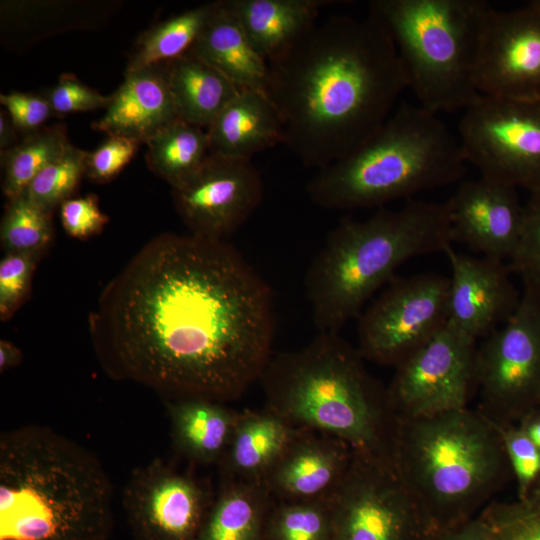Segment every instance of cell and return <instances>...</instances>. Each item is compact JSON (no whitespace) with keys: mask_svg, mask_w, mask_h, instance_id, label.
<instances>
[{"mask_svg":"<svg viewBox=\"0 0 540 540\" xmlns=\"http://www.w3.org/2000/svg\"><path fill=\"white\" fill-rule=\"evenodd\" d=\"M476 86L482 95L540 100V0L509 11L489 7Z\"/></svg>","mask_w":540,"mask_h":540,"instance_id":"obj_16","label":"cell"},{"mask_svg":"<svg viewBox=\"0 0 540 540\" xmlns=\"http://www.w3.org/2000/svg\"><path fill=\"white\" fill-rule=\"evenodd\" d=\"M70 144L66 126L57 123L22 136L16 145L1 151L2 191L7 200L23 194L36 175Z\"/></svg>","mask_w":540,"mask_h":540,"instance_id":"obj_30","label":"cell"},{"mask_svg":"<svg viewBox=\"0 0 540 540\" xmlns=\"http://www.w3.org/2000/svg\"><path fill=\"white\" fill-rule=\"evenodd\" d=\"M18 131L5 109L0 110V152L19 142Z\"/></svg>","mask_w":540,"mask_h":540,"instance_id":"obj_45","label":"cell"},{"mask_svg":"<svg viewBox=\"0 0 540 540\" xmlns=\"http://www.w3.org/2000/svg\"><path fill=\"white\" fill-rule=\"evenodd\" d=\"M60 217L67 235L82 240L99 234L109 222V217L101 211L94 194L63 202Z\"/></svg>","mask_w":540,"mask_h":540,"instance_id":"obj_39","label":"cell"},{"mask_svg":"<svg viewBox=\"0 0 540 540\" xmlns=\"http://www.w3.org/2000/svg\"><path fill=\"white\" fill-rule=\"evenodd\" d=\"M517 425L540 450V407H536L530 411L517 423Z\"/></svg>","mask_w":540,"mask_h":540,"instance_id":"obj_44","label":"cell"},{"mask_svg":"<svg viewBox=\"0 0 540 540\" xmlns=\"http://www.w3.org/2000/svg\"><path fill=\"white\" fill-rule=\"evenodd\" d=\"M487 518L493 526L494 540H540V511L508 519Z\"/></svg>","mask_w":540,"mask_h":540,"instance_id":"obj_41","label":"cell"},{"mask_svg":"<svg viewBox=\"0 0 540 540\" xmlns=\"http://www.w3.org/2000/svg\"><path fill=\"white\" fill-rule=\"evenodd\" d=\"M89 328L110 377L227 403L273 356V295L227 241L164 233L107 284Z\"/></svg>","mask_w":540,"mask_h":540,"instance_id":"obj_1","label":"cell"},{"mask_svg":"<svg viewBox=\"0 0 540 540\" xmlns=\"http://www.w3.org/2000/svg\"><path fill=\"white\" fill-rule=\"evenodd\" d=\"M390 460L430 533L478 515L512 474L498 425L468 407L396 418Z\"/></svg>","mask_w":540,"mask_h":540,"instance_id":"obj_5","label":"cell"},{"mask_svg":"<svg viewBox=\"0 0 540 540\" xmlns=\"http://www.w3.org/2000/svg\"><path fill=\"white\" fill-rule=\"evenodd\" d=\"M494 520L508 519L540 511V479L527 496L513 503H490L484 510Z\"/></svg>","mask_w":540,"mask_h":540,"instance_id":"obj_43","label":"cell"},{"mask_svg":"<svg viewBox=\"0 0 540 540\" xmlns=\"http://www.w3.org/2000/svg\"><path fill=\"white\" fill-rule=\"evenodd\" d=\"M369 14L392 38L407 86L426 110H465L479 95L476 70L484 0H373Z\"/></svg>","mask_w":540,"mask_h":540,"instance_id":"obj_8","label":"cell"},{"mask_svg":"<svg viewBox=\"0 0 540 540\" xmlns=\"http://www.w3.org/2000/svg\"><path fill=\"white\" fill-rule=\"evenodd\" d=\"M88 152L70 144L64 153L47 165L23 193L36 205L53 213L72 198L83 175Z\"/></svg>","mask_w":540,"mask_h":540,"instance_id":"obj_33","label":"cell"},{"mask_svg":"<svg viewBox=\"0 0 540 540\" xmlns=\"http://www.w3.org/2000/svg\"><path fill=\"white\" fill-rule=\"evenodd\" d=\"M408 88L395 44L372 15H335L268 63L266 95L303 166L343 158L391 115Z\"/></svg>","mask_w":540,"mask_h":540,"instance_id":"obj_2","label":"cell"},{"mask_svg":"<svg viewBox=\"0 0 540 540\" xmlns=\"http://www.w3.org/2000/svg\"><path fill=\"white\" fill-rule=\"evenodd\" d=\"M54 115L94 111L108 106L110 96L83 84L71 73L62 74L58 82L42 92Z\"/></svg>","mask_w":540,"mask_h":540,"instance_id":"obj_37","label":"cell"},{"mask_svg":"<svg viewBox=\"0 0 540 540\" xmlns=\"http://www.w3.org/2000/svg\"><path fill=\"white\" fill-rule=\"evenodd\" d=\"M52 215L24 194L7 200L0 225L4 252L44 254L53 238Z\"/></svg>","mask_w":540,"mask_h":540,"instance_id":"obj_32","label":"cell"},{"mask_svg":"<svg viewBox=\"0 0 540 540\" xmlns=\"http://www.w3.org/2000/svg\"><path fill=\"white\" fill-rule=\"evenodd\" d=\"M43 254L8 252L0 260V319L9 320L26 300Z\"/></svg>","mask_w":540,"mask_h":540,"instance_id":"obj_34","label":"cell"},{"mask_svg":"<svg viewBox=\"0 0 540 540\" xmlns=\"http://www.w3.org/2000/svg\"><path fill=\"white\" fill-rule=\"evenodd\" d=\"M450 278L419 274L392 279L362 310L358 347L365 360L396 367L449 320Z\"/></svg>","mask_w":540,"mask_h":540,"instance_id":"obj_11","label":"cell"},{"mask_svg":"<svg viewBox=\"0 0 540 540\" xmlns=\"http://www.w3.org/2000/svg\"><path fill=\"white\" fill-rule=\"evenodd\" d=\"M168 80L178 118L204 129L243 91L191 50L168 62Z\"/></svg>","mask_w":540,"mask_h":540,"instance_id":"obj_26","label":"cell"},{"mask_svg":"<svg viewBox=\"0 0 540 540\" xmlns=\"http://www.w3.org/2000/svg\"><path fill=\"white\" fill-rule=\"evenodd\" d=\"M466 164L459 140L437 114L402 104L352 152L317 170L307 192L324 209L381 208L453 184Z\"/></svg>","mask_w":540,"mask_h":540,"instance_id":"obj_7","label":"cell"},{"mask_svg":"<svg viewBox=\"0 0 540 540\" xmlns=\"http://www.w3.org/2000/svg\"><path fill=\"white\" fill-rule=\"evenodd\" d=\"M262 540H333L331 498L273 501Z\"/></svg>","mask_w":540,"mask_h":540,"instance_id":"obj_31","label":"cell"},{"mask_svg":"<svg viewBox=\"0 0 540 540\" xmlns=\"http://www.w3.org/2000/svg\"><path fill=\"white\" fill-rule=\"evenodd\" d=\"M447 203L453 242L488 258L513 257L523 222L516 187L480 176L462 182Z\"/></svg>","mask_w":540,"mask_h":540,"instance_id":"obj_17","label":"cell"},{"mask_svg":"<svg viewBox=\"0 0 540 540\" xmlns=\"http://www.w3.org/2000/svg\"><path fill=\"white\" fill-rule=\"evenodd\" d=\"M22 360L21 350L8 340L0 341V372L3 373L20 364Z\"/></svg>","mask_w":540,"mask_h":540,"instance_id":"obj_46","label":"cell"},{"mask_svg":"<svg viewBox=\"0 0 540 540\" xmlns=\"http://www.w3.org/2000/svg\"><path fill=\"white\" fill-rule=\"evenodd\" d=\"M241 90L265 92L268 63L251 44L226 0L216 7L190 49Z\"/></svg>","mask_w":540,"mask_h":540,"instance_id":"obj_23","label":"cell"},{"mask_svg":"<svg viewBox=\"0 0 540 540\" xmlns=\"http://www.w3.org/2000/svg\"><path fill=\"white\" fill-rule=\"evenodd\" d=\"M145 144L147 166L172 189L192 177L210 156L206 129L180 119Z\"/></svg>","mask_w":540,"mask_h":540,"instance_id":"obj_28","label":"cell"},{"mask_svg":"<svg viewBox=\"0 0 540 540\" xmlns=\"http://www.w3.org/2000/svg\"><path fill=\"white\" fill-rule=\"evenodd\" d=\"M364 361L339 333L318 332L306 346L272 356L259 379L265 408L295 429L330 434L391 462L396 417L387 387Z\"/></svg>","mask_w":540,"mask_h":540,"instance_id":"obj_4","label":"cell"},{"mask_svg":"<svg viewBox=\"0 0 540 540\" xmlns=\"http://www.w3.org/2000/svg\"><path fill=\"white\" fill-rule=\"evenodd\" d=\"M139 145L125 136L108 135L96 150L88 152L85 175L96 183L111 181L134 157Z\"/></svg>","mask_w":540,"mask_h":540,"instance_id":"obj_38","label":"cell"},{"mask_svg":"<svg viewBox=\"0 0 540 540\" xmlns=\"http://www.w3.org/2000/svg\"><path fill=\"white\" fill-rule=\"evenodd\" d=\"M166 407L177 453L194 464L218 466L229 446L239 411L226 403L202 398L168 400Z\"/></svg>","mask_w":540,"mask_h":540,"instance_id":"obj_24","label":"cell"},{"mask_svg":"<svg viewBox=\"0 0 540 540\" xmlns=\"http://www.w3.org/2000/svg\"><path fill=\"white\" fill-rule=\"evenodd\" d=\"M256 51L267 61L287 52L317 24L327 0H226Z\"/></svg>","mask_w":540,"mask_h":540,"instance_id":"obj_22","label":"cell"},{"mask_svg":"<svg viewBox=\"0 0 540 540\" xmlns=\"http://www.w3.org/2000/svg\"><path fill=\"white\" fill-rule=\"evenodd\" d=\"M297 429L267 408L239 411L220 479L262 482Z\"/></svg>","mask_w":540,"mask_h":540,"instance_id":"obj_25","label":"cell"},{"mask_svg":"<svg viewBox=\"0 0 540 540\" xmlns=\"http://www.w3.org/2000/svg\"><path fill=\"white\" fill-rule=\"evenodd\" d=\"M451 265L449 322L477 340L504 324L516 311L521 293L504 261L445 252Z\"/></svg>","mask_w":540,"mask_h":540,"instance_id":"obj_18","label":"cell"},{"mask_svg":"<svg viewBox=\"0 0 540 540\" xmlns=\"http://www.w3.org/2000/svg\"><path fill=\"white\" fill-rule=\"evenodd\" d=\"M483 415L517 424L540 400V288L523 284L514 314L477 347V390Z\"/></svg>","mask_w":540,"mask_h":540,"instance_id":"obj_9","label":"cell"},{"mask_svg":"<svg viewBox=\"0 0 540 540\" xmlns=\"http://www.w3.org/2000/svg\"><path fill=\"white\" fill-rule=\"evenodd\" d=\"M333 540H428L421 511L390 461L360 454L331 497Z\"/></svg>","mask_w":540,"mask_h":540,"instance_id":"obj_12","label":"cell"},{"mask_svg":"<svg viewBox=\"0 0 540 540\" xmlns=\"http://www.w3.org/2000/svg\"><path fill=\"white\" fill-rule=\"evenodd\" d=\"M476 341L448 321L397 365L387 387L395 417L411 419L468 407L477 390Z\"/></svg>","mask_w":540,"mask_h":540,"instance_id":"obj_13","label":"cell"},{"mask_svg":"<svg viewBox=\"0 0 540 540\" xmlns=\"http://www.w3.org/2000/svg\"><path fill=\"white\" fill-rule=\"evenodd\" d=\"M103 116L91 127L146 143L179 120L168 80V62L125 72Z\"/></svg>","mask_w":540,"mask_h":540,"instance_id":"obj_20","label":"cell"},{"mask_svg":"<svg viewBox=\"0 0 540 540\" xmlns=\"http://www.w3.org/2000/svg\"><path fill=\"white\" fill-rule=\"evenodd\" d=\"M273 501L262 482L220 479L196 540H262Z\"/></svg>","mask_w":540,"mask_h":540,"instance_id":"obj_27","label":"cell"},{"mask_svg":"<svg viewBox=\"0 0 540 540\" xmlns=\"http://www.w3.org/2000/svg\"><path fill=\"white\" fill-rule=\"evenodd\" d=\"M512 475L517 482L518 501L523 500L540 479V450L517 424L498 425Z\"/></svg>","mask_w":540,"mask_h":540,"instance_id":"obj_36","label":"cell"},{"mask_svg":"<svg viewBox=\"0 0 540 540\" xmlns=\"http://www.w3.org/2000/svg\"><path fill=\"white\" fill-rule=\"evenodd\" d=\"M509 261L511 272L520 275L523 284L540 288V188L530 192L523 205L520 240Z\"/></svg>","mask_w":540,"mask_h":540,"instance_id":"obj_35","label":"cell"},{"mask_svg":"<svg viewBox=\"0 0 540 540\" xmlns=\"http://www.w3.org/2000/svg\"><path fill=\"white\" fill-rule=\"evenodd\" d=\"M211 155L251 160L255 154L282 144L279 112L265 92L241 91L206 129Z\"/></svg>","mask_w":540,"mask_h":540,"instance_id":"obj_21","label":"cell"},{"mask_svg":"<svg viewBox=\"0 0 540 540\" xmlns=\"http://www.w3.org/2000/svg\"><path fill=\"white\" fill-rule=\"evenodd\" d=\"M216 7V1L181 12L138 38L125 72L169 62L191 49Z\"/></svg>","mask_w":540,"mask_h":540,"instance_id":"obj_29","label":"cell"},{"mask_svg":"<svg viewBox=\"0 0 540 540\" xmlns=\"http://www.w3.org/2000/svg\"><path fill=\"white\" fill-rule=\"evenodd\" d=\"M459 135L466 163L481 176L529 192L540 188V100L480 94L464 110Z\"/></svg>","mask_w":540,"mask_h":540,"instance_id":"obj_10","label":"cell"},{"mask_svg":"<svg viewBox=\"0 0 540 540\" xmlns=\"http://www.w3.org/2000/svg\"><path fill=\"white\" fill-rule=\"evenodd\" d=\"M215 491L162 458L136 467L122 506L136 540H196Z\"/></svg>","mask_w":540,"mask_h":540,"instance_id":"obj_14","label":"cell"},{"mask_svg":"<svg viewBox=\"0 0 540 540\" xmlns=\"http://www.w3.org/2000/svg\"><path fill=\"white\" fill-rule=\"evenodd\" d=\"M113 489L99 458L51 427L0 435V540H109Z\"/></svg>","mask_w":540,"mask_h":540,"instance_id":"obj_3","label":"cell"},{"mask_svg":"<svg viewBox=\"0 0 540 540\" xmlns=\"http://www.w3.org/2000/svg\"><path fill=\"white\" fill-rule=\"evenodd\" d=\"M428 540H494L493 526L483 510L468 521L437 533Z\"/></svg>","mask_w":540,"mask_h":540,"instance_id":"obj_42","label":"cell"},{"mask_svg":"<svg viewBox=\"0 0 540 540\" xmlns=\"http://www.w3.org/2000/svg\"><path fill=\"white\" fill-rule=\"evenodd\" d=\"M263 182L251 160L211 155L182 185L172 189L177 213L190 234L226 241L259 207Z\"/></svg>","mask_w":540,"mask_h":540,"instance_id":"obj_15","label":"cell"},{"mask_svg":"<svg viewBox=\"0 0 540 540\" xmlns=\"http://www.w3.org/2000/svg\"><path fill=\"white\" fill-rule=\"evenodd\" d=\"M0 103L22 136L41 129L43 124L54 115L49 102L42 93L18 91L2 93Z\"/></svg>","mask_w":540,"mask_h":540,"instance_id":"obj_40","label":"cell"},{"mask_svg":"<svg viewBox=\"0 0 540 540\" xmlns=\"http://www.w3.org/2000/svg\"><path fill=\"white\" fill-rule=\"evenodd\" d=\"M453 242L447 202L409 199L361 221L344 220L328 235L305 276L318 332L339 333L410 258L445 252Z\"/></svg>","mask_w":540,"mask_h":540,"instance_id":"obj_6","label":"cell"},{"mask_svg":"<svg viewBox=\"0 0 540 540\" xmlns=\"http://www.w3.org/2000/svg\"><path fill=\"white\" fill-rule=\"evenodd\" d=\"M354 450L327 433L297 429L262 480L274 501L330 499L348 473Z\"/></svg>","mask_w":540,"mask_h":540,"instance_id":"obj_19","label":"cell"},{"mask_svg":"<svg viewBox=\"0 0 540 540\" xmlns=\"http://www.w3.org/2000/svg\"><path fill=\"white\" fill-rule=\"evenodd\" d=\"M538 407H540V400H539V405H538Z\"/></svg>","mask_w":540,"mask_h":540,"instance_id":"obj_47","label":"cell"}]
</instances>
